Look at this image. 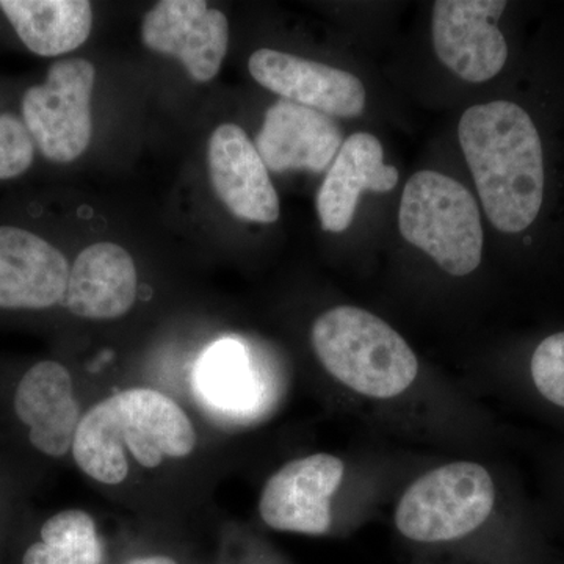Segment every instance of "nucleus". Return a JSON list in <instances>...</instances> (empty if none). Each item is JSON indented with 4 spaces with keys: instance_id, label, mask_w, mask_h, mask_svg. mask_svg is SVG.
<instances>
[{
    "instance_id": "nucleus-1",
    "label": "nucleus",
    "mask_w": 564,
    "mask_h": 564,
    "mask_svg": "<svg viewBox=\"0 0 564 564\" xmlns=\"http://www.w3.org/2000/svg\"><path fill=\"white\" fill-rule=\"evenodd\" d=\"M459 144L494 228H529L543 206V144L536 126L518 104L494 101L464 111Z\"/></svg>"
},
{
    "instance_id": "nucleus-2",
    "label": "nucleus",
    "mask_w": 564,
    "mask_h": 564,
    "mask_svg": "<svg viewBox=\"0 0 564 564\" xmlns=\"http://www.w3.org/2000/svg\"><path fill=\"white\" fill-rule=\"evenodd\" d=\"M195 447V426L180 404L154 389L133 388L82 415L70 454L93 480L120 485L129 474L126 451L154 469L166 458L191 455Z\"/></svg>"
},
{
    "instance_id": "nucleus-3",
    "label": "nucleus",
    "mask_w": 564,
    "mask_h": 564,
    "mask_svg": "<svg viewBox=\"0 0 564 564\" xmlns=\"http://www.w3.org/2000/svg\"><path fill=\"white\" fill-rule=\"evenodd\" d=\"M311 339L322 366L370 399H393L417 377L419 362L410 345L369 311L334 307L315 321Z\"/></svg>"
},
{
    "instance_id": "nucleus-4",
    "label": "nucleus",
    "mask_w": 564,
    "mask_h": 564,
    "mask_svg": "<svg viewBox=\"0 0 564 564\" xmlns=\"http://www.w3.org/2000/svg\"><path fill=\"white\" fill-rule=\"evenodd\" d=\"M400 232L444 272L467 276L480 265L484 228L470 192L437 172H419L404 185Z\"/></svg>"
},
{
    "instance_id": "nucleus-5",
    "label": "nucleus",
    "mask_w": 564,
    "mask_h": 564,
    "mask_svg": "<svg viewBox=\"0 0 564 564\" xmlns=\"http://www.w3.org/2000/svg\"><path fill=\"white\" fill-rule=\"evenodd\" d=\"M496 486L481 464L456 462L422 475L397 505L395 525L415 543L462 540L488 521Z\"/></svg>"
},
{
    "instance_id": "nucleus-6",
    "label": "nucleus",
    "mask_w": 564,
    "mask_h": 564,
    "mask_svg": "<svg viewBox=\"0 0 564 564\" xmlns=\"http://www.w3.org/2000/svg\"><path fill=\"white\" fill-rule=\"evenodd\" d=\"M95 79L91 62L62 58L52 63L40 84L22 91V121L35 143L36 154L47 162H74L90 144Z\"/></svg>"
},
{
    "instance_id": "nucleus-7",
    "label": "nucleus",
    "mask_w": 564,
    "mask_h": 564,
    "mask_svg": "<svg viewBox=\"0 0 564 564\" xmlns=\"http://www.w3.org/2000/svg\"><path fill=\"white\" fill-rule=\"evenodd\" d=\"M503 0H437L433 44L437 58L463 80L481 84L503 69L508 46L497 28Z\"/></svg>"
},
{
    "instance_id": "nucleus-8",
    "label": "nucleus",
    "mask_w": 564,
    "mask_h": 564,
    "mask_svg": "<svg viewBox=\"0 0 564 564\" xmlns=\"http://www.w3.org/2000/svg\"><path fill=\"white\" fill-rule=\"evenodd\" d=\"M344 470L343 459L328 454L304 456L282 466L262 489L259 514L263 524L280 532L328 533L332 499Z\"/></svg>"
},
{
    "instance_id": "nucleus-9",
    "label": "nucleus",
    "mask_w": 564,
    "mask_h": 564,
    "mask_svg": "<svg viewBox=\"0 0 564 564\" xmlns=\"http://www.w3.org/2000/svg\"><path fill=\"white\" fill-rule=\"evenodd\" d=\"M70 265L46 237L0 223V313H43L62 306Z\"/></svg>"
},
{
    "instance_id": "nucleus-10",
    "label": "nucleus",
    "mask_w": 564,
    "mask_h": 564,
    "mask_svg": "<svg viewBox=\"0 0 564 564\" xmlns=\"http://www.w3.org/2000/svg\"><path fill=\"white\" fill-rule=\"evenodd\" d=\"M141 39L148 50L181 61L196 82H209L225 61L229 25L202 0H163L144 17Z\"/></svg>"
},
{
    "instance_id": "nucleus-11",
    "label": "nucleus",
    "mask_w": 564,
    "mask_h": 564,
    "mask_svg": "<svg viewBox=\"0 0 564 564\" xmlns=\"http://www.w3.org/2000/svg\"><path fill=\"white\" fill-rule=\"evenodd\" d=\"M248 68L267 90L328 117L355 118L366 109V88L347 70L273 50L256 51Z\"/></svg>"
},
{
    "instance_id": "nucleus-12",
    "label": "nucleus",
    "mask_w": 564,
    "mask_h": 564,
    "mask_svg": "<svg viewBox=\"0 0 564 564\" xmlns=\"http://www.w3.org/2000/svg\"><path fill=\"white\" fill-rule=\"evenodd\" d=\"M13 413L36 452L50 458L68 455L82 421L69 370L54 359L29 367L14 389Z\"/></svg>"
},
{
    "instance_id": "nucleus-13",
    "label": "nucleus",
    "mask_w": 564,
    "mask_h": 564,
    "mask_svg": "<svg viewBox=\"0 0 564 564\" xmlns=\"http://www.w3.org/2000/svg\"><path fill=\"white\" fill-rule=\"evenodd\" d=\"M212 187L228 210L243 221L270 225L280 218V199L258 148L232 122L218 126L209 140Z\"/></svg>"
},
{
    "instance_id": "nucleus-14",
    "label": "nucleus",
    "mask_w": 564,
    "mask_h": 564,
    "mask_svg": "<svg viewBox=\"0 0 564 564\" xmlns=\"http://www.w3.org/2000/svg\"><path fill=\"white\" fill-rule=\"evenodd\" d=\"M343 143V128L332 117L281 99L267 110L254 144L267 170L273 173H323Z\"/></svg>"
},
{
    "instance_id": "nucleus-15",
    "label": "nucleus",
    "mask_w": 564,
    "mask_h": 564,
    "mask_svg": "<svg viewBox=\"0 0 564 564\" xmlns=\"http://www.w3.org/2000/svg\"><path fill=\"white\" fill-rule=\"evenodd\" d=\"M397 184L399 170L386 165L380 140L372 133H352L337 152L318 191L322 228L328 232L347 231L362 192L388 193Z\"/></svg>"
},
{
    "instance_id": "nucleus-16",
    "label": "nucleus",
    "mask_w": 564,
    "mask_h": 564,
    "mask_svg": "<svg viewBox=\"0 0 564 564\" xmlns=\"http://www.w3.org/2000/svg\"><path fill=\"white\" fill-rule=\"evenodd\" d=\"M139 292L132 256L117 243H95L77 256L69 270L62 306L93 321L128 314Z\"/></svg>"
},
{
    "instance_id": "nucleus-17",
    "label": "nucleus",
    "mask_w": 564,
    "mask_h": 564,
    "mask_svg": "<svg viewBox=\"0 0 564 564\" xmlns=\"http://www.w3.org/2000/svg\"><path fill=\"white\" fill-rule=\"evenodd\" d=\"M0 13L39 57L69 54L91 32L93 10L87 0H0Z\"/></svg>"
},
{
    "instance_id": "nucleus-18",
    "label": "nucleus",
    "mask_w": 564,
    "mask_h": 564,
    "mask_svg": "<svg viewBox=\"0 0 564 564\" xmlns=\"http://www.w3.org/2000/svg\"><path fill=\"white\" fill-rule=\"evenodd\" d=\"M195 388L214 410L231 414L248 411L258 384L243 345L226 339L207 348L196 366Z\"/></svg>"
},
{
    "instance_id": "nucleus-19",
    "label": "nucleus",
    "mask_w": 564,
    "mask_h": 564,
    "mask_svg": "<svg viewBox=\"0 0 564 564\" xmlns=\"http://www.w3.org/2000/svg\"><path fill=\"white\" fill-rule=\"evenodd\" d=\"M21 564H102L96 522L82 510L58 511L41 525Z\"/></svg>"
},
{
    "instance_id": "nucleus-20",
    "label": "nucleus",
    "mask_w": 564,
    "mask_h": 564,
    "mask_svg": "<svg viewBox=\"0 0 564 564\" xmlns=\"http://www.w3.org/2000/svg\"><path fill=\"white\" fill-rule=\"evenodd\" d=\"M36 148L21 115L0 110V182L20 180L35 165Z\"/></svg>"
},
{
    "instance_id": "nucleus-21",
    "label": "nucleus",
    "mask_w": 564,
    "mask_h": 564,
    "mask_svg": "<svg viewBox=\"0 0 564 564\" xmlns=\"http://www.w3.org/2000/svg\"><path fill=\"white\" fill-rule=\"evenodd\" d=\"M126 564H177L176 560L166 555H147L133 558Z\"/></svg>"
}]
</instances>
